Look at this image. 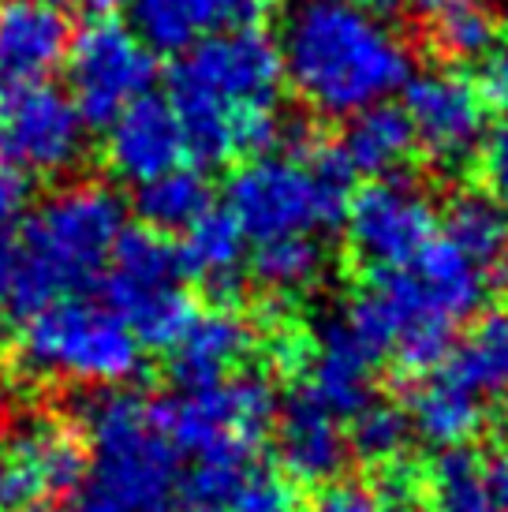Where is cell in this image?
Here are the masks:
<instances>
[{
    "label": "cell",
    "mask_w": 508,
    "mask_h": 512,
    "mask_svg": "<svg viewBox=\"0 0 508 512\" xmlns=\"http://www.w3.org/2000/svg\"><path fill=\"white\" fill-rule=\"evenodd\" d=\"M176 57L169 105L184 128L187 157L213 169L277 143L284 68L269 34L258 27L217 30Z\"/></svg>",
    "instance_id": "1"
},
{
    "label": "cell",
    "mask_w": 508,
    "mask_h": 512,
    "mask_svg": "<svg viewBox=\"0 0 508 512\" xmlns=\"http://www.w3.org/2000/svg\"><path fill=\"white\" fill-rule=\"evenodd\" d=\"M277 49L284 79L333 120L393 98L411 75L408 42L363 0H299Z\"/></svg>",
    "instance_id": "2"
},
{
    "label": "cell",
    "mask_w": 508,
    "mask_h": 512,
    "mask_svg": "<svg viewBox=\"0 0 508 512\" xmlns=\"http://www.w3.org/2000/svg\"><path fill=\"white\" fill-rule=\"evenodd\" d=\"M490 277L445 236H434L408 266L378 270L344 307V318L381 359L434 367L456 329L482 307Z\"/></svg>",
    "instance_id": "3"
},
{
    "label": "cell",
    "mask_w": 508,
    "mask_h": 512,
    "mask_svg": "<svg viewBox=\"0 0 508 512\" xmlns=\"http://www.w3.org/2000/svg\"><path fill=\"white\" fill-rule=\"evenodd\" d=\"M120 228L124 206L109 187H64L12 236V288L0 314L27 318L45 303L86 288L105 270Z\"/></svg>",
    "instance_id": "4"
},
{
    "label": "cell",
    "mask_w": 508,
    "mask_h": 512,
    "mask_svg": "<svg viewBox=\"0 0 508 512\" xmlns=\"http://www.w3.org/2000/svg\"><path fill=\"white\" fill-rule=\"evenodd\" d=\"M86 479L75 512H176L184 456L161 430L154 400L105 393L86 404Z\"/></svg>",
    "instance_id": "5"
},
{
    "label": "cell",
    "mask_w": 508,
    "mask_h": 512,
    "mask_svg": "<svg viewBox=\"0 0 508 512\" xmlns=\"http://www.w3.org/2000/svg\"><path fill=\"white\" fill-rule=\"evenodd\" d=\"M352 176L340 150H262L228 176L225 210L254 243L284 236H322L344 221Z\"/></svg>",
    "instance_id": "6"
},
{
    "label": "cell",
    "mask_w": 508,
    "mask_h": 512,
    "mask_svg": "<svg viewBox=\"0 0 508 512\" xmlns=\"http://www.w3.org/2000/svg\"><path fill=\"white\" fill-rule=\"evenodd\" d=\"M12 363L30 378L124 385L142 370V344L105 303L60 296L23 318Z\"/></svg>",
    "instance_id": "7"
},
{
    "label": "cell",
    "mask_w": 508,
    "mask_h": 512,
    "mask_svg": "<svg viewBox=\"0 0 508 512\" xmlns=\"http://www.w3.org/2000/svg\"><path fill=\"white\" fill-rule=\"evenodd\" d=\"M101 273L105 307L124 318L142 348H169L195 314L180 247L157 228H120Z\"/></svg>",
    "instance_id": "8"
},
{
    "label": "cell",
    "mask_w": 508,
    "mask_h": 512,
    "mask_svg": "<svg viewBox=\"0 0 508 512\" xmlns=\"http://www.w3.org/2000/svg\"><path fill=\"white\" fill-rule=\"evenodd\" d=\"M154 412L176 453L206 456L254 449L277 419V397L262 374L236 370L217 382L180 389L169 400H154Z\"/></svg>",
    "instance_id": "9"
},
{
    "label": "cell",
    "mask_w": 508,
    "mask_h": 512,
    "mask_svg": "<svg viewBox=\"0 0 508 512\" xmlns=\"http://www.w3.org/2000/svg\"><path fill=\"white\" fill-rule=\"evenodd\" d=\"M348 247L367 270H396L408 266L438 232V210L415 180L404 176H374L370 184L352 191L344 206Z\"/></svg>",
    "instance_id": "10"
},
{
    "label": "cell",
    "mask_w": 508,
    "mask_h": 512,
    "mask_svg": "<svg viewBox=\"0 0 508 512\" xmlns=\"http://www.w3.org/2000/svg\"><path fill=\"white\" fill-rule=\"evenodd\" d=\"M71 101L83 124L105 128L124 105L142 98L157 75L154 53L139 42L135 30L113 19H98L68 45Z\"/></svg>",
    "instance_id": "11"
},
{
    "label": "cell",
    "mask_w": 508,
    "mask_h": 512,
    "mask_svg": "<svg viewBox=\"0 0 508 512\" xmlns=\"http://www.w3.org/2000/svg\"><path fill=\"white\" fill-rule=\"evenodd\" d=\"M83 116L45 83L0 86V154L30 172H68L83 157Z\"/></svg>",
    "instance_id": "12"
},
{
    "label": "cell",
    "mask_w": 508,
    "mask_h": 512,
    "mask_svg": "<svg viewBox=\"0 0 508 512\" xmlns=\"http://www.w3.org/2000/svg\"><path fill=\"white\" fill-rule=\"evenodd\" d=\"M404 90V113L415 131V146L441 165L460 169L464 161L479 154L486 135V101H482L475 79L452 72V68H430L423 75H408Z\"/></svg>",
    "instance_id": "13"
},
{
    "label": "cell",
    "mask_w": 508,
    "mask_h": 512,
    "mask_svg": "<svg viewBox=\"0 0 508 512\" xmlns=\"http://www.w3.org/2000/svg\"><path fill=\"white\" fill-rule=\"evenodd\" d=\"M176 512H292V490L254 449H225L191 456Z\"/></svg>",
    "instance_id": "14"
},
{
    "label": "cell",
    "mask_w": 508,
    "mask_h": 512,
    "mask_svg": "<svg viewBox=\"0 0 508 512\" xmlns=\"http://www.w3.org/2000/svg\"><path fill=\"white\" fill-rule=\"evenodd\" d=\"M378 367V352L355 333V326L344 314H333L314 333L303 393L318 400L325 412H333L337 419H352L367 400H374Z\"/></svg>",
    "instance_id": "15"
},
{
    "label": "cell",
    "mask_w": 508,
    "mask_h": 512,
    "mask_svg": "<svg viewBox=\"0 0 508 512\" xmlns=\"http://www.w3.org/2000/svg\"><path fill=\"white\" fill-rule=\"evenodd\" d=\"M187 157L184 128L169 101L142 94L105 124V161L127 184H146Z\"/></svg>",
    "instance_id": "16"
},
{
    "label": "cell",
    "mask_w": 508,
    "mask_h": 512,
    "mask_svg": "<svg viewBox=\"0 0 508 512\" xmlns=\"http://www.w3.org/2000/svg\"><path fill=\"white\" fill-rule=\"evenodd\" d=\"M273 0H127L139 42L150 53H184L217 30H247Z\"/></svg>",
    "instance_id": "17"
},
{
    "label": "cell",
    "mask_w": 508,
    "mask_h": 512,
    "mask_svg": "<svg viewBox=\"0 0 508 512\" xmlns=\"http://www.w3.org/2000/svg\"><path fill=\"white\" fill-rule=\"evenodd\" d=\"M71 45V23L60 0H4L0 4V86L45 83Z\"/></svg>",
    "instance_id": "18"
},
{
    "label": "cell",
    "mask_w": 508,
    "mask_h": 512,
    "mask_svg": "<svg viewBox=\"0 0 508 512\" xmlns=\"http://www.w3.org/2000/svg\"><path fill=\"white\" fill-rule=\"evenodd\" d=\"M277 456L296 483H333L348 464V434L337 415L299 389L277 412Z\"/></svg>",
    "instance_id": "19"
},
{
    "label": "cell",
    "mask_w": 508,
    "mask_h": 512,
    "mask_svg": "<svg viewBox=\"0 0 508 512\" xmlns=\"http://www.w3.org/2000/svg\"><path fill=\"white\" fill-rule=\"evenodd\" d=\"M254 348V329L243 322V314L217 303L210 311L191 314L180 337L169 344L172 352V382L180 389L206 385L217 378H228L243 367V359Z\"/></svg>",
    "instance_id": "20"
},
{
    "label": "cell",
    "mask_w": 508,
    "mask_h": 512,
    "mask_svg": "<svg viewBox=\"0 0 508 512\" xmlns=\"http://www.w3.org/2000/svg\"><path fill=\"white\" fill-rule=\"evenodd\" d=\"M430 370L479 404L508 397V307L475 318Z\"/></svg>",
    "instance_id": "21"
},
{
    "label": "cell",
    "mask_w": 508,
    "mask_h": 512,
    "mask_svg": "<svg viewBox=\"0 0 508 512\" xmlns=\"http://www.w3.org/2000/svg\"><path fill=\"white\" fill-rule=\"evenodd\" d=\"M430 490L438 512H508V453L482 456L467 445L445 449Z\"/></svg>",
    "instance_id": "22"
},
{
    "label": "cell",
    "mask_w": 508,
    "mask_h": 512,
    "mask_svg": "<svg viewBox=\"0 0 508 512\" xmlns=\"http://www.w3.org/2000/svg\"><path fill=\"white\" fill-rule=\"evenodd\" d=\"M337 150L348 169L374 180V176H389L408 165V157L415 154V131L404 109L378 101L348 116V128Z\"/></svg>",
    "instance_id": "23"
},
{
    "label": "cell",
    "mask_w": 508,
    "mask_h": 512,
    "mask_svg": "<svg viewBox=\"0 0 508 512\" xmlns=\"http://www.w3.org/2000/svg\"><path fill=\"white\" fill-rule=\"evenodd\" d=\"M445 240L456 243L490 285L508 288V210L494 195H456L445 210Z\"/></svg>",
    "instance_id": "24"
},
{
    "label": "cell",
    "mask_w": 508,
    "mask_h": 512,
    "mask_svg": "<svg viewBox=\"0 0 508 512\" xmlns=\"http://www.w3.org/2000/svg\"><path fill=\"white\" fill-rule=\"evenodd\" d=\"M408 423L411 434H419L434 449H456L467 445L486 423V404L460 393L449 385L438 370H430L426 378L415 382L408 400Z\"/></svg>",
    "instance_id": "25"
},
{
    "label": "cell",
    "mask_w": 508,
    "mask_h": 512,
    "mask_svg": "<svg viewBox=\"0 0 508 512\" xmlns=\"http://www.w3.org/2000/svg\"><path fill=\"white\" fill-rule=\"evenodd\" d=\"M243 228L228 210H206V214L184 228V243H180V258H184L187 277H198L202 285L228 296L236 281H240L243 266Z\"/></svg>",
    "instance_id": "26"
},
{
    "label": "cell",
    "mask_w": 508,
    "mask_h": 512,
    "mask_svg": "<svg viewBox=\"0 0 508 512\" xmlns=\"http://www.w3.org/2000/svg\"><path fill=\"white\" fill-rule=\"evenodd\" d=\"M213 191L206 184V176L198 169H176L161 172L154 180L139 184V195H135V210L146 221V228H157V232H184L191 221L210 210Z\"/></svg>",
    "instance_id": "27"
},
{
    "label": "cell",
    "mask_w": 508,
    "mask_h": 512,
    "mask_svg": "<svg viewBox=\"0 0 508 512\" xmlns=\"http://www.w3.org/2000/svg\"><path fill=\"white\" fill-rule=\"evenodd\" d=\"M254 281L277 296H299L322 281L325 247L318 236H284V240L254 243Z\"/></svg>",
    "instance_id": "28"
},
{
    "label": "cell",
    "mask_w": 508,
    "mask_h": 512,
    "mask_svg": "<svg viewBox=\"0 0 508 512\" xmlns=\"http://www.w3.org/2000/svg\"><path fill=\"white\" fill-rule=\"evenodd\" d=\"M344 434H348V453H355L359 460L396 464L411 441V423L404 408L385 404V400H367L352 415V430H344Z\"/></svg>",
    "instance_id": "29"
},
{
    "label": "cell",
    "mask_w": 508,
    "mask_h": 512,
    "mask_svg": "<svg viewBox=\"0 0 508 512\" xmlns=\"http://www.w3.org/2000/svg\"><path fill=\"white\" fill-rule=\"evenodd\" d=\"M497 38H501V30H497L494 12L475 0L452 4L434 15V45L441 57L449 60H482L494 49Z\"/></svg>",
    "instance_id": "30"
},
{
    "label": "cell",
    "mask_w": 508,
    "mask_h": 512,
    "mask_svg": "<svg viewBox=\"0 0 508 512\" xmlns=\"http://www.w3.org/2000/svg\"><path fill=\"white\" fill-rule=\"evenodd\" d=\"M42 498H49L42 486V475L30 460L27 445L19 434H4L0 438V512H27Z\"/></svg>",
    "instance_id": "31"
},
{
    "label": "cell",
    "mask_w": 508,
    "mask_h": 512,
    "mask_svg": "<svg viewBox=\"0 0 508 512\" xmlns=\"http://www.w3.org/2000/svg\"><path fill=\"white\" fill-rule=\"evenodd\" d=\"M479 169L486 187H490V195L508 210V116L497 120L494 128H486V135H482Z\"/></svg>",
    "instance_id": "32"
},
{
    "label": "cell",
    "mask_w": 508,
    "mask_h": 512,
    "mask_svg": "<svg viewBox=\"0 0 508 512\" xmlns=\"http://www.w3.org/2000/svg\"><path fill=\"white\" fill-rule=\"evenodd\" d=\"M314 512H400V509H393V501L385 498V490H374L367 483H325Z\"/></svg>",
    "instance_id": "33"
},
{
    "label": "cell",
    "mask_w": 508,
    "mask_h": 512,
    "mask_svg": "<svg viewBox=\"0 0 508 512\" xmlns=\"http://www.w3.org/2000/svg\"><path fill=\"white\" fill-rule=\"evenodd\" d=\"M479 94L486 105H494L501 113H508V42L497 38L494 49L482 57V68H479Z\"/></svg>",
    "instance_id": "34"
},
{
    "label": "cell",
    "mask_w": 508,
    "mask_h": 512,
    "mask_svg": "<svg viewBox=\"0 0 508 512\" xmlns=\"http://www.w3.org/2000/svg\"><path fill=\"white\" fill-rule=\"evenodd\" d=\"M30 202V180L27 169H19L15 161L0 154V232L19 221V214Z\"/></svg>",
    "instance_id": "35"
},
{
    "label": "cell",
    "mask_w": 508,
    "mask_h": 512,
    "mask_svg": "<svg viewBox=\"0 0 508 512\" xmlns=\"http://www.w3.org/2000/svg\"><path fill=\"white\" fill-rule=\"evenodd\" d=\"M408 4L423 15H438V12H445V8H452V4H464V0H408Z\"/></svg>",
    "instance_id": "36"
},
{
    "label": "cell",
    "mask_w": 508,
    "mask_h": 512,
    "mask_svg": "<svg viewBox=\"0 0 508 512\" xmlns=\"http://www.w3.org/2000/svg\"><path fill=\"white\" fill-rule=\"evenodd\" d=\"M86 12L90 15H109V12H116V8H124L127 0H79Z\"/></svg>",
    "instance_id": "37"
},
{
    "label": "cell",
    "mask_w": 508,
    "mask_h": 512,
    "mask_svg": "<svg viewBox=\"0 0 508 512\" xmlns=\"http://www.w3.org/2000/svg\"><path fill=\"white\" fill-rule=\"evenodd\" d=\"M363 4H370V8H381V4H393V0H363Z\"/></svg>",
    "instance_id": "38"
},
{
    "label": "cell",
    "mask_w": 508,
    "mask_h": 512,
    "mask_svg": "<svg viewBox=\"0 0 508 512\" xmlns=\"http://www.w3.org/2000/svg\"><path fill=\"white\" fill-rule=\"evenodd\" d=\"M505 438H508V408H505Z\"/></svg>",
    "instance_id": "39"
},
{
    "label": "cell",
    "mask_w": 508,
    "mask_h": 512,
    "mask_svg": "<svg viewBox=\"0 0 508 512\" xmlns=\"http://www.w3.org/2000/svg\"><path fill=\"white\" fill-rule=\"evenodd\" d=\"M27 512H53V509H27Z\"/></svg>",
    "instance_id": "40"
}]
</instances>
